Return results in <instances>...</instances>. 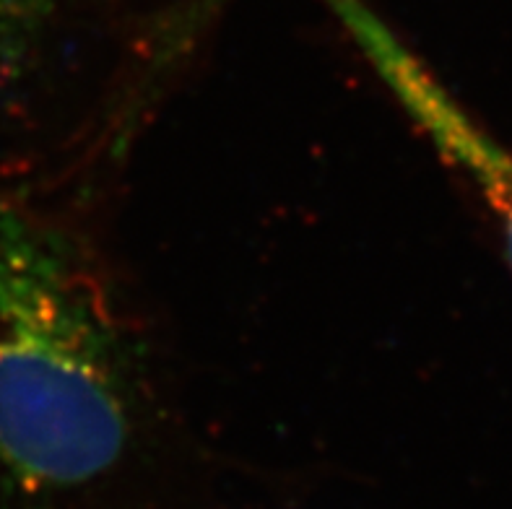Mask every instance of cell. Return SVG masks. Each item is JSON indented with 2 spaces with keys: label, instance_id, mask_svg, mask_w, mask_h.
I'll return each instance as SVG.
<instances>
[{
  "label": "cell",
  "instance_id": "cell-1",
  "mask_svg": "<svg viewBox=\"0 0 512 509\" xmlns=\"http://www.w3.org/2000/svg\"><path fill=\"white\" fill-rule=\"evenodd\" d=\"M133 398L123 336L76 247L0 200V478L39 497L107 476Z\"/></svg>",
  "mask_w": 512,
  "mask_h": 509
},
{
  "label": "cell",
  "instance_id": "cell-2",
  "mask_svg": "<svg viewBox=\"0 0 512 509\" xmlns=\"http://www.w3.org/2000/svg\"><path fill=\"white\" fill-rule=\"evenodd\" d=\"M406 115L487 200L512 265V154L463 110L414 50L364 0H325Z\"/></svg>",
  "mask_w": 512,
  "mask_h": 509
},
{
  "label": "cell",
  "instance_id": "cell-3",
  "mask_svg": "<svg viewBox=\"0 0 512 509\" xmlns=\"http://www.w3.org/2000/svg\"><path fill=\"white\" fill-rule=\"evenodd\" d=\"M55 0H0V73H16L45 32Z\"/></svg>",
  "mask_w": 512,
  "mask_h": 509
}]
</instances>
